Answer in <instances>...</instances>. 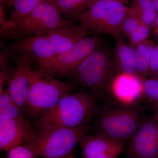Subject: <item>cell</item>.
Here are the masks:
<instances>
[{
  "label": "cell",
  "mask_w": 158,
  "mask_h": 158,
  "mask_svg": "<svg viewBox=\"0 0 158 158\" xmlns=\"http://www.w3.org/2000/svg\"><path fill=\"white\" fill-rule=\"evenodd\" d=\"M103 44V38L98 35L87 37L68 50L36 62L39 70L56 78H64L70 76L87 57Z\"/></svg>",
  "instance_id": "7"
},
{
  "label": "cell",
  "mask_w": 158,
  "mask_h": 158,
  "mask_svg": "<svg viewBox=\"0 0 158 158\" xmlns=\"http://www.w3.org/2000/svg\"><path fill=\"white\" fill-rule=\"evenodd\" d=\"M15 65H8L0 71V94L2 93L4 88L8 85L12 76Z\"/></svg>",
  "instance_id": "26"
},
{
  "label": "cell",
  "mask_w": 158,
  "mask_h": 158,
  "mask_svg": "<svg viewBox=\"0 0 158 158\" xmlns=\"http://www.w3.org/2000/svg\"><path fill=\"white\" fill-rule=\"evenodd\" d=\"M148 77L158 80V43L153 50Z\"/></svg>",
  "instance_id": "27"
},
{
  "label": "cell",
  "mask_w": 158,
  "mask_h": 158,
  "mask_svg": "<svg viewBox=\"0 0 158 158\" xmlns=\"http://www.w3.org/2000/svg\"><path fill=\"white\" fill-rule=\"evenodd\" d=\"M114 37L115 44L113 58L116 74L124 73L138 76L135 60V48L125 41L122 34Z\"/></svg>",
  "instance_id": "16"
},
{
  "label": "cell",
  "mask_w": 158,
  "mask_h": 158,
  "mask_svg": "<svg viewBox=\"0 0 158 158\" xmlns=\"http://www.w3.org/2000/svg\"><path fill=\"white\" fill-rule=\"evenodd\" d=\"M155 44L147 39L135 48V60L138 76L145 81L149 75L151 59Z\"/></svg>",
  "instance_id": "17"
},
{
  "label": "cell",
  "mask_w": 158,
  "mask_h": 158,
  "mask_svg": "<svg viewBox=\"0 0 158 158\" xmlns=\"http://www.w3.org/2000/svg\"><path fill=\"white\" fill-rule=\"evenodd\" d=\"M151 30L154 37L158 40V12L153 25Z\"/></svg>",
  "instance_id": "32"
},
{
  "label": "cell",
  "mask_w": 158,
  "mask_h": 158,
  "mask_svg": "<svg viewBox=\"0 0 158 158\" xmlns=\"http://www.w3.org/2000/svg\"><path fill=\"white\" fill-rule=\"evenodd\" d=\"M137 16L130 12L125 17L122 23L121 34L128 38L131 34L142 23Z\"/></svg>",
  "instance_id": "23"
},
{
  "label": "cell",
  "mask_w": 158,
  "mask_h": 158,
  "mask_svg": "<svg viewBox=\"0 0 158 158\" xmlns=\"http://www.w3.org/2000/svg\"><path fill=\"white\" fill-rule=\"evenodd\" d=\"M83 158H92L104 153L122 151L124 142L115 141L107 137L98 135H84L80 141Z\"/></svg>",
  "instance_id": "15"
},
{
  "label": "cell",
  "mask_w": 158,
  "mask_h": 158,
  "mask_svg": "<svg viewBox=\"0 0 158 158\" xmlns=\"http://www.w3.org/2000/svg\"><path fill=\"white\" fill-rule=\"evenodd\" d=\"M25 110L14 101L0 109V118H11L23 116Z\"/></svg>",
  "instance_id": "24"
},
{
  "label": "cell",
  "mask_w": 158,
  "mask_h": 158,
  "mask_svg": "<svg viewBox=\"0 0 158 158\" xmlns=\"http://www.w3.org/2000/svg\"><path fill=\"white\" fill-rule=\"evenodd\" d=\"M143 120L138 109L133 106L105 110L95 123L97 134L115 141L131 139Z\"/></svg>",
  "instance_id": "8"
},
{
  "label": "cell",
  "mask_w": 158,
  "mask_h": 158,
  "mask_svg": "<svg viewBox=\"0 0 158 158\" xmlns=\"http://www.w3.org/2000/svg\"><path fill=\"white\" fill-rule=\"evenodd\" d=\"M62 17L55 2H44L17 21H8L7 28L0 31V34L2 37L15 41L44 36L54 29L69 22V20Z\"/></svg>",
  "instance_id": "5"
},
{
  "label": "cell",
  "mask_w": 158,
  "mask_h": 158,
  "mask_svg": "<svg viewBox=\"0 0 158 158\" xmlns=\"http://www.w3.org/2000/svg\"><path fill=\"white\" fill-rule=\"evenodd\" d=\"M157 158H158V157H157Z\"/></svg>",
  "instance_id": "38"
},
{
  "label": "cell",
  "mask_w": 158,
  "mask_h": 158,
  "mask_svg": "<svg viewBox=\"0 0 158 158\" xmlns=\"http://www.w3.org/2000/svg\"><path fill=\"white\" fill-rule=\"evenodd\" d=\"M144 81L138 75L117 73L110 84V91L118 102L132 106L144 96Z\"/></svg>",
  "instance_id": "11"
},
{
  "label": "cell",
  "mask_w": 158,
  "mask_h": 158,
  "mask_svg": "<svg viewBox=\"0 0 158 158\" xmlns=\"http://www.w3.org/2000/svg\"><path fill=\"white\" fill-rule=\"evenodd\" d=\"M121 151H114L104 153L92 158H117Z\"/></svg>",
  "instance_id": "31"
},
{
  "label": "cell",
  "mask_w": 158,
  "mask_h": 158,
  "mask_svg": "<svg viewBox=\"0 0 158 158\" xmlns=\"http://www.w3.org/2000/svg\"><path fill=\"white\" fill-rule=\"evenodd\" d=\"M76 88L72 83L61 81L41 70H32L29 78L28 114L32 118H40Z\"/></svg>",
  "instance_id": "3"
},
{
  "label": "cell",
  "mask_w": 158,
  "mask_h": 158,
  "mask_svg": "<svg viewBox=\"0 0 158 158\" xmlns=\"http://www.w3.org/2000/svg\"><path fill=\"white\" fill-rule=\"evenodd\" d=\"M8 47L13 56L16 52L24 51L31 54L35 62L49 59L57 53L46 35L19 40Z\"/></svg>",
  "instance_id": "14"
},
{
  "label": "cell",
  "mask_w": 158,
  "mask_h": 158,
  "mask_svg": "<svg viewBox=\"0 0 158 158\" xmlns=\"http://www.w3.org/2000/svg\"><path fill=\"white\" fill-rule=\"evenodd\" d=\"M33 131L32 124L23 116L0 118V149L9 151L21 145Z\"/></svg>",
  "instance_id": "12"
},
{
  "label": "cell",
  "mask_w": 158,
  "mask_h": 158,
  "mask_svg": "<svg viewBox=\"0 0 158 158\" xmlns=\"http://www.w3.org/2000/svg\"><path fill=\"white\" fill-rule=\"evenodd\" d=\"M12 58L15 68L7 88L13 101L27 110L29 76L35 59L31 54L24 51L16 52Z\"/></svg>",
  "instance_id": "9"
},
{
  "label": "cell",
  "mask_w": 158,
  "mask_h": 158,
  "mask_svg": "<svg viewBox=\"0 0 158 158\" xmlns=\"http://www.w3.org/2000/svg\"><path fill=\"white\" fill-rule=\"evenodd\" d=\"M62 158H65V157H62Z\"/></svg>",
  "instance_id": "36"
},
{
  "label": "cell",
  "mask_w": 158,
  "mask_h": 158,
  "mask_svg": "<svg viewBox=\"0 0 158 158\" xmlns=\"http://www.w3.org/2000/svg\"></svg>",
  "instance_id": "37"
},
{
  "label": "cell",
  "mask_w": 158,
  "mask_h": 158,
  "mask_svg": "<svg viewBox=\"0 0 158 158\" xmlns=\"http://www.w3.org/2000/svg\"><path fill=\"white\" fill-rule=\"evenodd\" d=\"M89 131L87 125L74 128L38 127L23 144L29 146L37 158L64 157Z\"/></svg>",
  "instance_id": "4"
},
{
  "label": "cell",
  "mask_w": 158,
  "mask_h": 158,
  "mask_svg": "<svg viewBox=\"0 0 158 158\" xmlns=\"http://www.w3.org/2000/svg\"><path fill=\"white\" fill-rule=\"evenodd\" d=\"M55 0H16L12 6V10L8 21H17L28 15L33 9L44 2H55Z\"/></svg>",
  "instance_id": "20"
},
{
  "label": "cell",
  "mask_w": 158,
  "mask_h": 158,
  "mask_svg": "<svg viewBox=\"0 0 158 158\" xmlns=\"http://www.w3.org/2000/svg\"><path fill=\"white\" fill-rule=\"evenodd\" d=\"M129 8L131 13L151 30L158 14L152 0H133Z\"/></svg>",
  "instance_id": "19"
},
{
  "label": "cell",
  "mask_w": 158,
  "mask_h": 158,
  "mask_svg": "<svg viewBox=\"0 0 158 158\" xmlns=\"http://www.w3.org/2000/svg\"><path fill=\"white\" fill-rule=\"evenodd\" d=\"M8 25V20L6 19L2 5L0 4V31H3Z\"/></svg>",
  "instance_id": "30"
},
{
  "label": "cell",
  "mask_w": 158,
  "mask_h": 158,
  "mask_svg": "<svg viewBox=\"0 0 158 158\" xmlns=\"http://www.w3.org/2000/svg\"><path fill=\"white\" fill-rule=\"evenodd\" d=\"M129 8L118 1L96 0L83 12L78 21L89 33L121 34L122 23Z\"/></svg>",
  "instance_id": "6"
},
{
  "label": "cell",
  "mask_w": 158,
  "mask_h": 158,
  "mask_svg": "<svg viewBox=\"0 0 158 158\" xmlns=\"http://www.w3.org/2000/svg\"><path fill=\"white\" fill-rule=\"evenodd\" d=\"M144 95L158 109V80L147 79L144 83Z\"/></svg>",
  "instance_id": "22"
},
{
  "label": "cell",
  "mask_w": 158,
  "mask_h": 158,
  "mask_svg": "<svg viewBox=\"0 0 158 158\" xmlns=\"http://www.w3.org/2000/svg\"><path fill=\"white\" fill-rule=\"evenodd\" d=\"M128 152L132 158L158 157V113L142 121L131 139Z\"/></svg>",
  "instance_id": "10"
},
{
  "label": "cell",
  "mask_w": 158,
  "mask_h": 158,
  "mask_svg": "<svg viewBox=\"0 0 158 158\" xmlns=\"http://www.w3.org/2000/svg\"><path fill=\"white\" fill-rule=\"evenodd\" d=\"M151 32L149 27L142 23L128 38L130 45L135 48L141 43L148 39Z\"/></svg>",
  "instance_id": "21"
},
{
  "label": "cell",
  "mask_w": 158,
  "mask_h": 158,
  "mask_svg": "<svg viewBox=\"0 0 158 158\" xmlns=\"http://www.w3.org/2000/svg\"><path fill=\"white\" fill-rule=\"evenodd\" d=\"M12 54L8 46L3 48L0 52V70L9 65L10 58H12Z\"/></svg>",
  "instance_id": "28"
},
{
  "label": "cell",
  "mask_w": 158,
  "mask_h": 158,
  "mask_svg": "<svg viewBox=\"0 0 158 158\" xmlns=\"http://www.w3.org/2000/svg\"><path fill=\"white\" fill-rule=\"evenodd\" d=\"M89 32L81 24H72L70 21L54 29L46 36L57 53L71 48L88 37Z\"/></svg>",
  "instance_id": "13"
},
{
  "label": "cell",
  "mask_w": 158,
  "mask_h": 158,
  "mask_svg": "<svg viewBox=\"0 0 158 158\" xmlns=\"http://www.w3.org/2000/svg\"><path fill=\"white\" fill-rule=\"evenodd\" d=\"M7 158H37L34 152L25 144L19 145L8 151Z\"/></svg>",
  "instance_id": "25"
},
{
  "label": "cell",
  "mask_w": 158,
  "mask_h": 158,
  "mask_svg": "<svg viewBox=\"0 0 158 158\" xmlns=\"http://www.w3.org/2000/svg\"><path fill=\"white\" fill-rule=\"evenodd\" d=\"M116 74L111 49L103 44L87 57L70 77L97 98H105Z\"/></svg>",
  "instance_id": "2"
},
{
  "label": "cell",
  "mask_w": 158,
  "mask_h": 158,
  "mask_svg": "<svg viewBox=\"0 0 158 158\" xmlns=\"http://www.w3.org/2000/svg\"><path fill=\"white\" fill-rule=\"evenodd\" d=\"M114 1H118V2H119V0H114Z\"/></svg>",
  "instance_id": "35"
},
{
  "label": "cell",
  "mask_w": 158,
  "mask_h": 158,
  "mask_svg": "<svg viewBox=\"0 0 158 158\" xmlns=\"http://www.w3.org/2000/svg\"><path fill=\"white\" fill-rule=\"evenodd\" d=\"M155 7L156 10L158 12V0H152Z\"/></svg>",
  "instance_id": "33"
},
{
  "label": "cell",
  "mask_w": 158,
  "mask_h": 158,
  "mask_svg": "<svg viewBox=\"0 0 158 158\" xmlns=\"http://www.w3.org/2000/svg\"><path fill=\"white\" fill-rule=\"evenodd\" d=\"M96 0H55V2L62 16L78 21L84 11Z\"/></svg>",
  "instance_id": "18"
},
{
  "label": "cell",
  "mask_w": 158,
  "mask_h": 158,
  "mask_svg": "<svg viewBox=\"0 0 158 158\" xmlns=\"http://www.w3.org/2000/svg\"><path fill=\"white\" fill-rule=\"evenodd\" d=\"M131 1V0H119V2L122 3V4L125 5V4H127Z\"/></svg>",
  "instance_id": "34"
},
{
  "label": "cell",
  "mask_w": 158,
  "mask_h": 158,
  "mask_svg": "<svg viewBox=\"0 0 158 158\" xmlns=\"http://www.w3.org/2000/svg\"><path fill=\"white\" fill-rule=\"evenodd\" d=\"M13 101H14L11 98L8 88L4 90L2 93L0 94V109Z\"/></svg>",
  "instance_id": "29"
},
{
  "label": "cell",
  "mask_w": 158,
  "mask_h": 158,
  "mask_svg": "<svg viewBox=\"0 0 158 158\" xmlns=\"http://www.w3.org/2000/svg\"><path fill=\"white\" fill-rule=\"evenodd\" d=\"M98 110L97 98L90 91L72 92L40 116L35 124L37 128L78 127L87 125Z\"/></svg>",
  "instance_id": "1"
}]
</instances>
